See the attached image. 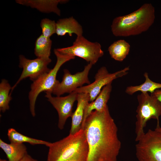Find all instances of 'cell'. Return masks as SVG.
Returning a JSON list of instances; mask_svg holds the SVG:
<instances>
[{
    "label": "cell",
    "instance_id": "25",
    "mask_svg": "<svg viewBox=\"0 0 161 161\" xmlns=\"http://www.w3.org/2000/svg\"><path fill=\"white\" fill-rule=\"evenodd\" d=\"M0 161H9L4 159H0Z\"/></svg>",
    "mask_w": 161,
    "mask_h": 161
},
{
    "label": "cell",
    "instance_id": "17",
    "mask_svg": "<svg viewBox=\"0 0 161 161\" xmlns=\"http://www.w3.org/2000/svg\"><path fill=\"white\" fill-rule=\"evenodd\" d=\"M130 44L124 40H119L112 44L109 47L108 51L112 58L115 60L123 61L129 54Z\"/></svg>",
    "mask_w": 161,
    "mask_h": 161
},
{
    "label": "cell",
    "instance_id": "10",
    "mask_svg": "<svg viewBox=\"0 0 161 161\" xmlns=\"http://www.w3.org/2000/svg\"><path fill=\"white\" fill-rule=\"evenodd\" d=\"M19 60V67L23 69V71L19 79L12 87L11 92L22 80L29 77L31 80L33 81L43 74L49 72L51 70L47 67L52 61L50 58H37L30 60L20 55Z\"/></svg>",
    "mask_w": 161,
    "mask_h": 161
},
{
    "label": "cell",
    "instance_id": "12",
    "mask_svg": "<svg viewBox=\"0 0 161 161\" xmlns=\"http://www.w3.org/2000/svg\"><path fill=\"white\" fill-rule=\"evenodd\" d=\"M66 0H16V2L20 4L36 9L45 13H53L58 16L61 11L58 7L59 3H66Z\"/></svg>",
    "mask_w": 161,
    "mask_h": 161
},
{
    "label": "cell",
    "instance_id": "7",
    "mask_svg": "<svg viewBox=\"0 0 161 161\" xmlns=\"http://www.w3.org/2000/svg\"><path fill=\"white\" fill-rule=\"evenodd\" d=\"M56 49L60 54L79 57L93 65L95 64L104 54L101 46L99 43L90 41L83 35L77 36L72 46Z\"/></svg>",
    "mask_w": 161,
    "mask_h": 161
},
{
    "label": "cell",
    "instance_id": "11",
    "mask_svg": "<svg viewBox=\"0 0 161 161\" xmlns=\"http://www.w3.org/2000/svg\"><path fill=\"white\" fill-rule=\"evenodd\" d=\"M46 93L45 97L58 113V127L60 129H63L67 119L72 117L73 106L77 100L78 93L73 92L66 96L56 97L52 96L51 93Z\"/></svg>",
    "mask_w": 161,
    "mask_h": 161
},
{
    "label": "cell",
    "instance_id": "5",
    "mask_svg": "<svg viewBox=\"0 0 161 161\" xmlns=\"http://www.w3.org/2000/svg\"><path fill=\"white\" fill-rule=\"evenodd\" d=\"M138 105L136 115L135 141L137 142L144 134V128L147 122L151 119L157 120L161 116V103L155 97L148 92L141 93L137 97Z\"/></svg>",
    "mask_w": 161,
    "mask_h": 161
},
{
    "label": "cell",
    "instance_id": "24",
    "mask_svg": "<svg viewBox=\"0 0 161 161\" xmlns=\"http://www.w3.org/2000/svg\"><path fill=\"white\" fill-rule=\"evenodd\" d=\"M20 161H38V160L32 158L27 153L25 155Z\"/></svg>",
    "mask_w": 161,
    "mask_h": 161
},
{
    "label": "cell",
    "instance_id": "23",
    "mask_svg": "<svg viewBox=\"0 0 161 161\" xmlns=\"http://www.w3.org/2000/svg\"><path fill=\"white\" fill-rule=\"evenodd\" d=\"M151 95L156 98L161 103V89L155 90Z\"/></svg>",
    "mask_w": 161,
    "mask_h": 161
},
{
    "label": "cell",
    "instance_id": "19",
    "mask_svg": "<svg viewBox=\"0 0 161 161\" xmlns=\"http://www.w3.org/2000/svg\"><path fill=\"white\" fill-rule=\"evenodd\" d=\"M52 41L42 34L36 39L35 44L34 54L37 58H49Z\"/></svg>",
    "mask_w": 161,
    "mask_h": 161
},
{
    "label": "cell",
    "instance_id": "16",
    "mask_svg": "<svg viewBox=\"0 0 161 161\" xmlns=\"http://www.w3.org/2000/svg\"><path fill=\"white\" fill-rule=\"evenodd\" d=\"M0 147L5 153L9 161H20L27 153V148L23 143L8 144L0 139Z\"/></svg>",
    "mask_w": 161,
    "mask_h": 161
},
{
    "label": "cell",
    "instance_id": "9",
    "mask_svg": "<svg viewBox=\"0 0 161 161\" xmlns=\"http://www.w3.org/2000/svg\"><path fill=\"white\" fill-rule=\"evenodd\" d=\"M92 65L89 63L85 66L82 71L74 75L71 74L67 69H64L62 81L61 82L59 81L56 84L52 93L57 96H60L65 93L70 94L73 92L84 84H90L88 75Z\"/></svg>",
    "mask_w": 161,
    "mask_h": 161
},
{
    "label": "cell",
    "instance_id": "18",
    "mask_svg": "<svg viewBox=\"0 0 161 161\" xmlns=\"http://www.w3.org/2000/svg\"><path fill=\"white\" fill-rule=\"evenodd\" d=\"M144 76L145 80L143 83L138 86L127 87L126 90V92L129 95H132L137 91H140L141 93L149 92L151 94L155 90L161 89V83L151 80L149 79L147 73L145 72Z\"/></svg>",
    "mask_w": 161,
    "mask_h": 161
},
{
    "label": "cell",
    "instance_id": "21",
    "mask_svg": "<svg viewBox=\"0 0 161 161\" xmlns=\"http://www.w3.org/2000/svg\"><path fill=\"white\" fill-rule=\"evenodd\" d=\"M12 88L7 80H1L0 83V111L3 112L9 109V103L12 98L9 93Z\"/></svg>",
    "mask_w": 161,
    "mask_h": 161
},
{
    "label": "cell",
    "instance_id": "15",
    "mask_svg": "<svg viewBox=\"0 0 161 161\" xmlns=\"http://www.w3.org/2000/svg\"><path fill=\"white\" fill-rule=\"evenodd\" d=\"M82 26L73 17L59 19L56 22V32L58 36H64L68 34L72 36L73 33L77 36L83 35Z\"/></svg>",
    "mask_w": 161,
    "mask_h": 161
},
{
    "label": "cell",
    "instance_id": "13",
    "mask_svg": "<svg viewBox=\"0 0 161 161\" xmlns=\"http://www.w3.org/2000/svg\"><path fill=\"white\" fill-rule=\"evenodd\" d=\"M112 83L104 86L95 100L89 103L86 106L81 129L84 126L86 119L92 111L94 110L102 111L108 106L107 103L110 98L112 90Z\"/></svg>",
    "mask_w": 161,
    "mask_h": 161
},
{
    "label": "cell",
    "instance_id": "3",
    "mask_svg": "<svg viewBox=\"0 0 161 161\" xmlns=\"http://www.w3.org/2000/svg\"><path fill=\"white\" fill-rule=\"evenodd\" d=\"M47 161H87L88 147L83 129L56 142L50 143Z\"/></svg>",
    "mask_w": 161,
    "mask_h": 161
},
{
    "label": "cell",
    "instance_id": "2",
    "mask_svg": "<svg viewBox=\"0 0 161 161\" xmlns=\"http://www.w3.org/2000/svg\"><path fill=\"white\" fill-rule=\"evenodd\" d=\"M155 19L154 7L145 3L134 12L114 18L111 25L116 36L127 37L138 35L148 30Z\"/></svg>",
    "mask_w": 161,
    "mask_h": 161
},
{
    "label": "cell",
    "instance_id": "22",
    "mask_svg": "<svg viewBox=\"0 0 161 161\" xmlns=\"http://www.w3.org/2000/svg\"><path fill=\"white\" fill-rule=\"evenodd\" d=\"M40 26L42 30V34L44 36L50 38V37L56 32V22L54 20L48 18L41 20Z\"/></svg>",
    "mask_w": 161,
    "mask_h": 161
},
{
    "label": "cell",
    "instance_id": "20",
    "mask_svg": "<svg viewBox=\"0 0 161 161\" xmlns=\"http://www.w3.org/2000/svg\"><path fill=\"white\" fill-rule=\"evenodd\" d=\"M7 136L10 143H28L32 145H44L48 147L50 143L47 141L38 140L23 135L17 131L13 128L8 129Z\"/></svg>",
    "mask_w": 161,
    "mask_h": 161
},
{
    "label": "cell",
    "instance_id": "26",
    "mask_svg": "<svg viewBox=\"0 0 161 161\" xmlns=\"http://www.w3.org/2000/svg\"><path fill=\"white\" fill-rule=\"evenodd\" d=\"M86 161L84 160H74V161Z\"/></svg>",
    "mask_w": 161,
    "mask_h": 161
},
{
    "label": "cell",
    "instance_id": "4",
    "mask_svg": "<svg viewBox=\"0 0 161 161\" xmlns=\"http://www.w3.org/2000/svg\"><path fill=\"white\" fill-rule=\"evenodd\" d=\"M54 52L57 58V61L54 68L50 71L45 73L33 81L31 90L29 94L30 108L33 117L35 115V106L37 98L41 92L52 93L55 86L59 81L56 79L57 73L61 66L65 63L74 59L75 57L62 54L56 49Z\"/></svg>",
    "mask_w": 161,
    "mask_h": 161
},
{
    "label": "cell",
    "instance_id": "14",
    "mask_svg": "<svg viewBox=\"0 0 161 161\" xmlns=\"http://www.w3.org/2000/svg\"><path fill=\"white\" fill-rule=\"evenodd\" d=\"M90 98L88 94L78 93L76 109L73 112L69 134H74L81 129L86 106L89 103Z\"/></svg>",
    "mask_w": 161,
    "mask_h": 161
},
{
    "label": "cell",
    "instance_id": "1",
    "mask_svg": "<svg viewBox=\"0 0 161 161\" xmlns=\"http://www.w3.org/2000/svg\"><path fill=\"white\" fill-rule=\"evenodd\" d=\"M81 129L88 145L87 161H117L121 143L108 106L102 111H92Z\"/></svg>",
    "mask_w": 161,
    "mask_h": 161
},
{
    "label": "cell",
    "instance_id": "6",
    "mask_svg": "<svg viewBox=\"0 0 161 161\" xmlns=\"http://www.w3.org/2000/svg\"><path fill=\"white\" fill-rule=\"evenodd\" d=\"M136 155L138 161H161V127L157 123L137 141Z\"/></svg>",
    "mask_w": 161,
    "mask_h": 161
},
{
    "label": "cell",
    "instance_id": "8",
    "mask_svg": "<svg viewBox=\"0 0 161 161\" xmlns=\"http://www.w3.org/2000/svg\"><path fill=\"white\" fill-rule=\"evenodd\" d=\"M129 69L126 67L113 73H109L105 66L101 67L95 77V80L87 85L76 89L73 92L77 93L88 94L90 96V102L93 101L100 93L102 89L114 80L123 76L128 73Z\"/></svg>",
    "mask_w": 161,
    "mask_h": 161
}]
</instances>
